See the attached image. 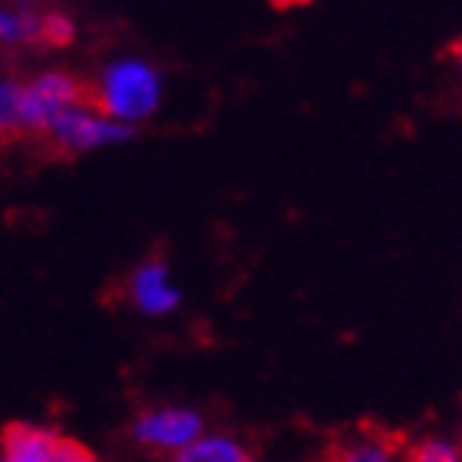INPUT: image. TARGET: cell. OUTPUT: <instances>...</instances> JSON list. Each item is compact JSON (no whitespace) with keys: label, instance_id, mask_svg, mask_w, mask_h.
I'll return each mask as SVG.
<instances>
[{"label":"cell","instance_id":"6da1fadb","mask_svg":"<svg viewBox=\"0 0 462 462\" xmlns=\"http://www.w3.org/2000/svg\"><path fill=\"white\" fill-rule=\"evenodd\" d=\"M89 103L123 125L145 123L162 103L159 69L145 60H116L106 69H99L97 83L89 87Z\"/></svg>","mask_w":462,"mask_h":462},{"label":"cell","instance_id":"7a4b0ae2","mask_svg":"<svg viewBox=\"0 0 462 462\" xmlns=\"http://www.w3.org/2000/svg\"><path fill=\"white\" fill-rule=\"evenodd\" d=\"M133 125H123L109 119V116L99 113L93 103L89 106L67 109L57 123L50 125V145L63 155H79L89 152V149H99V145H116V143H129L133 139Z\"/></svg>","mask_w":462,"mask_h":462},{"label":"cell","instance_id":"3957f363","mask_svg":"<svg viewBox=\"0 0 462 462\" xmlns=\"http://www.w3.org/2000/svg\"><path fill=\"white\" fill-rule=\"evenodd\" d=\"M89 106V87L63 69H50L27 79V123L30 135H47L67 109Z\"/></svg>","mask_w":462,"mask_h":462},{"label":"cell","instance_id":"277c9868","mask_svg":"<svg viewBox=\"0 0 462 462\" xmlns=\"http://www.w3.org/2000/svg\"><path fill=\"white\" fill-rule=\"evenodd\" d=\"M202 416L189 410V406H165V410H145L133 420V439L152 453H172L179 456L182 449L202 439Z\"/></svg>","mask_w":462,"mask_h":462},{"label":"cell","instance_id":"5b68a950","mask_svg":"<svg viewBox=\"0 0 462 462\" xmlns=\"http://www.w3.org/2000/svg\"><path fill=\"white\" fill-rule=\"evenodd\" d=\"M129 300H133V308L139 314H149V318L172 314L182 304V291L169 281V268H165V261L159 254L145 258L129 274Z\"/></svg>","mask_w":462,"mask_h":462},{"label":"cell","instance_id":"8992f818","mask_svg":"<svg viewBox=\"0 0 462 462\" xmlns=\"http://www.w3.org/2000/svg\"><path fill=\"white\" fill-rule=\"evenodd\" d=\"M330 462H400V449L383 433H354L334 449Z\"/></svg>","mask_w":462,"mask_h":462},{"label":"cell","instance_id":"52a82bcc","mask_svg":"<svg viewBox=\"0 0 462 462\" xmlns=\"http://www.w3.org/2000/svg\"><path fill=\"white\" fill-rule=\"evenodd\" d=\"M172 462H254L248 453V446H241L235 436L225 433H208L202 439H195L189 449L172 456Z\"/></svg>","mask_w":462,"mask_h":462},{"label":"cell","instance_id":"ba28073f","mask_svg":"<svg viewBox=\"0 0 462 462\" xmlns=\"http://www.w3.org/2000/svg\"><path fill=\"white\" fill-rule=\"evenodd\" d=\"M30 135L27 123V83L0 79V143Z\"/></svg>","mask_w":462,"mask_h":462},{"label":"cell","instance_id":"9c48e42d","mask_svg":"<svg viewBox=\"0 0 462 462\" xmlns=\"http://www.w3.org/2000/svg\"><path fill=\"white\" fill-rule=\"evenodd\" d=\"M37 33H40L37 10L0 7V47H27V43H37Z\"/></svg>","mask_w":462,"mask_h":462},{"label":"cell","instance_id":"30bf717a","mask_svg":"<svg viewBox=\"0 0 462 462\" xmlns=\"http://www.w3.org/2000/svg\"><path fill=\"white\" fill-rule=\"evenodd\" d=\"M406 462H462V443L456 436L430 433L406 449Z\"/></svg>","mask_w":462,"mask_h":462},{"label":"cell","instance_id":"8fae6325","mask_svg":"<svg viewBox=\"0 0 462 462\" xmlns=\"http://www.w3.org/2000/svg\"><path fill=\"white\" fill-rule=\"evenodd\" d=\"M73 40H77V23H73L67 14H57V10H50V14H40L37 47L60 50V47H69Z\"/></svg>","mask_w":462,"mask_h":462},{"label":"cell","instance_id":"7c38bea8","mask_svg":"<svg viewBox=\"0 0 462 462\" xmlns=\"http://www.w3.org/2000/svg\"><path fill=\"white\" fill-rule=\"evenodd\" d=\"M449 60H453V73H456V79L462 83V37L453 43V50H449Z\"/></svg>","mask_w":462,"mask_h":462}]
</instances>
